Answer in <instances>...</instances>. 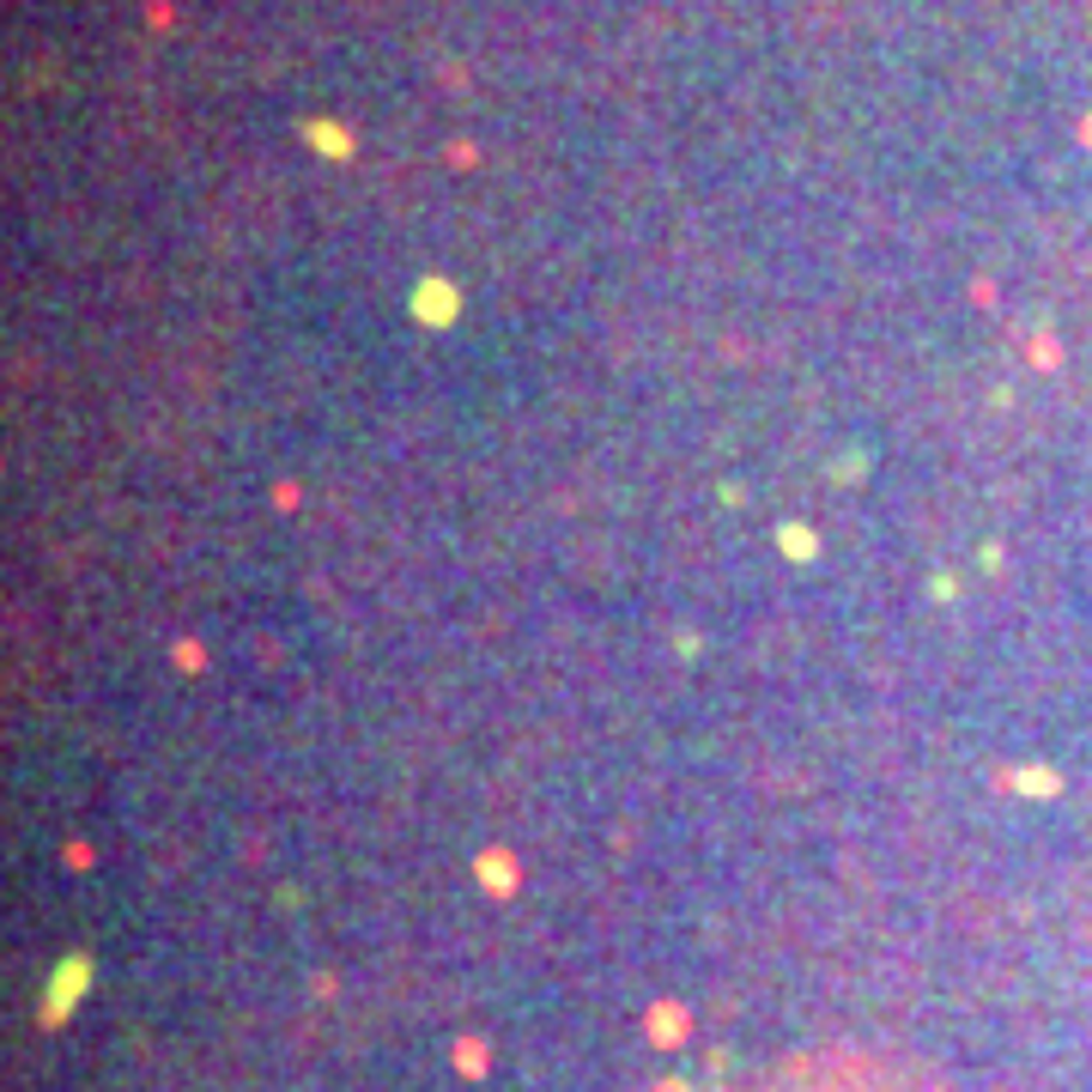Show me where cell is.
<instances>
[{
    "label": "cell",
    "instance_id": "obj_1",
    "mask_svg": "<svg viewBox=\"0 0 1092 1092\" xmlns=\"http://www.w3.org/2000/svg\"><path fill=\"white\" fill-rule=\"evenodd\" d=\"M85 984H92V965H85V959H61V965H55V984H49V996H43V1026H61L67 1008L85 996Z\"/></svg>",
    "mask_w": 1092,
    "mask_h": 1092
},
{
    "label": "cell",
    "instance_id": "obj_2",
    "mask_svg": "<svg viewBox=\"0 0 1092 1092\" xmlns=\"http://www.w3.org/2000/svg\"><path fill=\"white\" fill-rule=\"evenodd\" d=\"M686 1032V1013L680 1008H650V1038L656 1044H674Z\"/></svg>",
    "mask_w": 1092,
    "mask_h": 1092
},
{
    "label": "cell",
    "instance_id": "obj_3",
    "mask_svg": "<svg viewBox=\"0 0 1092 1092\" xmlns=\"http://www.w3.org/2000/svg\"><path fill=\"white\" fill-rule=\"evenodd\" d=\"M456 1068H461V1074H486V1044H480V1038H461V1044H456Z\"/></svg>",
    "mask_w": 1092,
    "mask_h": 1092
},
{
    "label": "cell",
    "instance_id": "obj_4",
    "mask_svg": "<svg viewBox=\"0 0 1092 1092\" xmlns=\"http://www.w3.org/2000/svg\"><path fill=\"white\" fill-rule=\"evenodd\" d=\"M480 869H486V886H498V893H504V886H516V869L504 862V855H486Z\"/></svg>",
    "mask_w": 1092,
    "mask_h": 1092
}]
</instances>
